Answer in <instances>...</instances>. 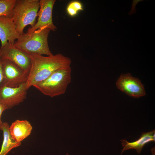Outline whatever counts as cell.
<instances>
[{
	"instance_id": "6da1fadb",
	"label": "cell",
	"mask_w": 155,
	"mask_h": 155,
	"mask_svg": "<svg viewBox=\"0 0 155 155\" xmlns=\"http://www.w3.org/2000/svg\"><path fill=\"white\" fill-rule=\"evenodd\" d=\"M28 54L31 66L26 83L27 90L47 78L56 70L70 67L71 64L70 58L60 53L47 56L36 54Z\"/></svg>"
},
{
	"instance_id": "7a4b0ae2",
	"label": "cell",
	"mask_w": 155,
	"mask_h": 155,
	"mask_svg": "<svg viewBox=\"0 0 155 155\" xmlns=\"http://www.w3.org/2000/svg\"><path fill=\"white\" fill-rule=\"evenodd\" d=\"M51 30L47 28L38 29L30 33L20 35L13 45L28 54H36L51 56L53 54L48 44V36Z\"/></svg>"
},
{
	"instance_id": "3957f363",
	"label": "cell",
	"mask_w": 155,
	"mask_h": 155,
	"mask_svg": "<svg viewBox=\"0 0 155 155\" xmlns=\"http://www.w3.org/2000/svg\"><path fill=\"white\" fill-rule=\"evenodd\" d=\"M71 66L58 69L33 86L43 94L51 97L64 94L71 82Z\"/></svg>"
},
{
	"instance_id": "277c9868",
	"label": "cell",
	"mask_w": 155,
	"mask_h": 155,
	"mask_svg": "<svg viewBox=\"0 0 155 155\" xmlns=\"http://www.w3.org/2000/svg\"><path fill=\"white\" fill-rule=\"evenodd\" d=\"M39 8V0H17L12 18L20 36L27 26H34Z\"/></svg>"
},
{
	"instance_id": "5b68a950",
	"label": "cell",
	"mask_w": 155,
	"mask_h": 155,
	"mask_svg": "<svg viewBox=\"0 0 155 155\" xmlns=\"http://www.w3.org/2000/svg\"><path fill=\"white\" fill-rule=\"evenodd\" d=\"M1 59L3 78L0 87H17L26 82L29 72L10 60Z\"/></svg>"
},
{
	"instance_id": "8992f818",
	"label": "cell",
	"mask_w": 155,
	"mask_h": 155,
	"mask_svg": "<svg viewBox=\"0 0 155 155\" xmlns=\"http://www.w3.org/2000/svg\"><path fill=\"white\" fill-rule=\"evenodd\" d=\"M55 2V0H39L37 21L33 27L28 28L26 33H31L38 29L43 28H48L53 31L56 30L57 28L52 20L53 10Z\"/></svg>"
},
{
	"instance_id": "52a82bcc",
	"label": "cell",
	"mask_w": 155,
	"mask_h": 155,
	"mask_svg": "<svg viewBox=\"0 0 155 155\" xmlns=\"http://www.w3.org/2000/svg\"><path fill=\"white\" fill-rule=\"evenodd\" d=\"M0 58L13 62L24 70L29 72L31 63L28 54L8 42L0 48Z\"/></svg>"
},
{
	"instance_id": "ba28073f",
	"label": "cell",
	"mask_w": 155,
	"mask_h": 155,
	"mask_svg": "<svg viewBox=\"0 0 155 155\" xmlns=\"http://www.w3.org/2000/svg\"><path fill=\"white\" fill-rule=\"evenodd\" d=\"M116 84L118 89L133 98H138L146 94L144 85L138 78L132 77L130 73L121 74Z\"/></svg>"
},
{
	"instance_id": "9c48e42d",
	"label": "cell",
	"mask_w": 155,
	"mask_h": 155,
	"mask_svg": "<svg viewBox=\"0 0 155 155\" xmlns=\"http://www.w3.org/2000/svg\"><path fill=\"white\" fill-rule=\"evenodd\" d=\"M26 83L16 88L0 87V103L9 109L22 102L26 98L27 93Z\"/></svg>"
},
{
	"instance_id": "30bf717a",
	"label": "cell",
	"mask_w": 155,
	"mask_h": 155,
	"mask_svg": "<svg viewBox=\"0 0 155 155\" xmlns=\"http://www.w3.org/2000/svg\"><path fill=\"white\" fill-rule=\"evenodd\" d=\"M20 35L17 32L16 25L12 18L0 17V40L1 46L8 42L14 44Z\"/></svg>"
},
{
	"instance_id": "8fae6325",
	"label": "cell",
	"mask_w": 155,
	"mask_h": 155,
	"mask_svg": "<svg viewBox=\"0 0 155 155\" xmlns=\"http://www.w3.org/2000/svg\"><path fill=\"white\" fill-rule=\"evenodd\" d=\"M32 127L29 121L17 120L9 127L12 139L17 142H21L31 133Z\"/></svg>"
},
{
	"instance_id": "7c38bea8",
	"label": "cell",
	"mask_w": 155,
	"mask_h": 155,
	"mask_svg": "<svg viewBox=\"0 0 155 155\" xmlns=\"http://www.w3.org/2000/svg\"><path fill=\"white\" fill-rule=\"evenodd\" d=\"M155 133L154 130L143 133L140 138L133 142H129L125 140H121L123 147L121 154L126 150L133 149H135L137 152L140 154L146 144L150 142H155Z\"/></svg>"
},
{
	"instance_id": "4fadbf2b",
	"label": "cell",
	"mask_w": 155,
	"mask_h": 155,
	"mask_svg": "<svg viewBox=\"0 0 155 155\" xmlns=\"http://www.w3.org/2000/svg\"><path fill=\"white\" fill-rule=\"evenodd\" d=\"M9 126L8 123L3 122L1 127L3 133V140L0 155H6L12 149L20 146L21 142H17L11 138L9 131Z\"/></svg>"
},
{
	"instance_id": "5bb4252c",
	"label": "cell",
	"mask_w": 155,
	"mask_h": 155,
	"mask_svg": "<svg viewBox=\"0 0 155 155\" xmlns=\"http://www.w3.org/2000/svg\"><path fill=\"white\" fill-rule=\"evenodd\" d=\"M17 0H0V17L12 18Z\"/></svg>"
},
{
	"instance_id": "9a60e30c",
	"label": "cell",
	"mask_w": 155,
	"mask_h": 155,
	"mask_svg": "<svg viewBox=\"0 0 155 155\" xmlns=\"http://www.w3.org/2000/svg\"><path fill=\"white\" fill-rule=\"evenodd\" d=\"M83 10L82 3L80 1H76L70 2L67 8V13L72 17L75 16L78 11Z\"/></svg>"
},
{
	"instance_id": "2e32d148",
	"label": "cell",
	"mask_w": 155,
	"mask_h": 155,
	"mask_svg": "<svg viewBox=\"0 0 155 155\" xmlns=\"http://www.w3.org/2000/svg\"><path fill=\"white\" fill-rule=\"evenodd\" d=\"M142 0H133L132 1V3L131 9L129 12L128 14L131 15L136 13V5L140 1H143Z\"/></svg>"
},
{
	"instance_id": "e0dca14e",
	"label": "cell",
	"mask_w": 155,
	"mask_h": 155,
	"mask_svg": "<svg viewBox=\"0 0 155 155\" xmlns=\"http://www.w3.org/2000/svg\"><path fill=\"white\" fill-rule=\"evenodd\" d=\"M7 106L5 105L0 103V126H1L3 122L1 120V116L4 111L7 109Z\"/></svg>"
},
{
	"instance_id": "ac0fdd59",
	"label": "cell",
	"mask_w": 155,
	"mask_h": 155,
	"mask_svg": "<svg viewBox=\"0 0 155 155\" xmlns=\"http://www.w3.org/2000/svg\"><path fill=\"white\" fill-rule=\"evenodd\" d=\"M2 78L3 75L2 70L1 59L0 58V85L2 81Z\"/></svg>"
},
{
	"instance_id": "d6986e66",
	"label": "cell",
	"mask_w": 155,
	"mask_h": 155,
	"mask_svg": "<svg viewBox=\"0 0 155 155\" xmlns=\"http://www.w3.org/2000/svg\"><path fill=\"white\" fill-rule=\"evenodd\" d=\"M1 126H0V130L1 129Z\"/></svg>"
},
{
	"instance_id": "ffe728a7",
	"label": "cell",
	"mask_w": 155,
	"mask_h": 155,
	"mask_svg": "<svg viewBox=\"0 0 155 155\" xmlns=\"http://www.w3.org/2000/svg\"><path fill=\"white\" fill-rule=\"evenodd\" d=\"M67 155H68V154L67 153Z\"/></svg>"
}]
</instances>
